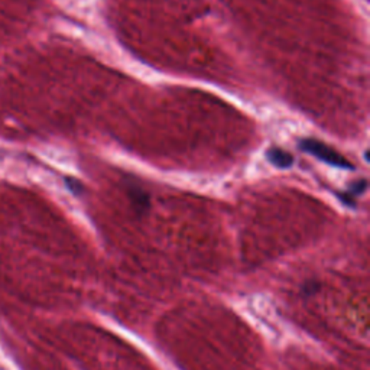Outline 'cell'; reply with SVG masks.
Here are the masks:
<instances>
[{
	"mask_svg": "<svg viewBox=\"0 0 370 370\" xmlns=\"http://www.w3.org/2000/svg\"><path fill=\"white\" fill-rule=\"evenodd\" d=\"M366 187H367V182L364 181V179H359L357 182H353L352 185H350V191H347L349 194L350 193H353V194H361L364 190H366Z\"/></svg>",
	"mask_w": 370,
	"mask_h": 370,
	"instance_id": "cell-3",
	"label": "cell"
},
{
	"mask_svg": "<svg viewBox=\"0 0 370 370\" xmlns=\"http://www.w3.org/2000/svg\"><path fill=\"white\" fill-rule=\"evenodd\" d=\"M266 157H268L270 164H273L278 168H282V169L290 168L294 164V157L291 154L285 152L284 149H280V148L269 149Z\"/></svg>",
	"mask_w": 370,
	"mask_h": 370,
	"instance_id": "cell-2",
	"label": "cell"
},
{
	"mask_svg": "<svg viewBox=\"0 0 370 370\" xmlns=\"http://www.w3.org/2000/svg\"><path fill=\"white\" fill-rule=\"evenodd\" d=\"M67 184H68V187H70V190L73 193H80L81 191V185L75 179H67Z\"/></svg>",
	"mask_w": 370,
	"mask_h": 370,
	"instance_id": "cell-5",
	"label": "cell"
},
{
	"mask_svg": "<svg viewBox=\"0 0 370 370\" xmlns=\"http://www.w3.org/2000/svg\"><path fill=\"white\" fill-rule=\"evenodd\" d=\"M319 290V285L318 284H315L314 281H310V282H307L304 287H302V294L305 295V297H311V295H314L317 291Z\"/></svg>",
	"mask_w": 370,
	"mask_h": 370,
	"instance_id": "cell-4",
	"label": "cell"
},
{
	"mask_svg": "<svg viewBox=\"0 0 370 370\" xmlns=\"http://www.w3.org/2000/svg\"><path fill=\"white\" fill-rule=\"evenodd\" d=\"M300 148L333 166L343 168V169H354L353 164H350L342 154H339L337 151H334L326 144L315 141V139H302L300 142Z\"/></svg>",
	"mask_w": 370,
	"mask_h": 370,
	"instance_id": "cell-1",
	"label": "cell"
}]
</instances>
